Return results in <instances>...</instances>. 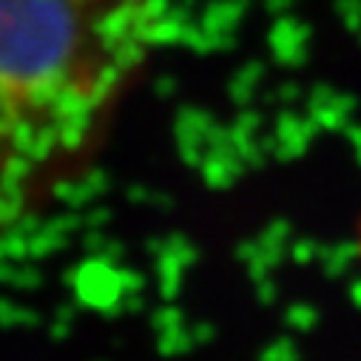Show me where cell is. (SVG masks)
<instances>
[{
	"label": "cell",
	"instance_id": "obj_2",
	"mask_svg": "<svg viewBox=\"0 0 361 361\" xmlns=\"http://www.w3.org/2000/svg\"><path fill=\"white\" fill-rule=\"evenodd\" d=\"M353 247H355V256H358V262H361V211H358V216H355V231H353Z\"/></svg>",
	"mask_w": 361,
	"mask_h": 361
},
{
	"label": "cell",
	"instance_id": "obj_1",
	"mask_svg": "<svg viewBox=\"0 0 361 361\" xmlns=\"http://www.w3.org/2000/svg\"><path fill=\"white\" fill-rule=\"evenodd\" d=\"M162 23V0H0V236L85 171Z\"/></svg>",
	"mask_w": 361,
	"mask_h": 361
}]
</instances>
